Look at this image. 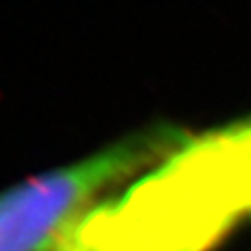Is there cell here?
Instances as JSON below:
<instances>
[{"label": "cell", "instance_id": "6da1fadb", "mask_svg": "<svg viewBox=\"0 0 251 251\" xmlns=\"http://www.w3.org/2000/svg\"><path fill=\"white\" fill-rule=\"evenodd\" d=\"M186 138L172 126H149L72 163L0 193V251H59L117 191L161 163Z\"/></svg>", "mask_w": 251, "mask_h": 251}, {"label": "cell", "instance_id": "7a4b0ae2", "mask_svg": "<svg viewBox=\"0 0 251 251\" xmlns=\"http://www.w3.org/2000/svg\"><path fill=\"white\" fill-rule=\"evenodd\" d=\"M214 134L237 188L243 214H251V117Z\"/></svg>", "mask_w": 251, "mask_h": 251}]
</instances>
